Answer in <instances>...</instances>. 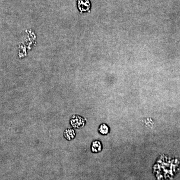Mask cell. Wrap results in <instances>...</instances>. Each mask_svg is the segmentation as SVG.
I'll list each match as a JSON object with an SVG mask.
<instances>
[{"mask_svg": "<svg viewBox=\"0 0 180 180\" xmlns=\"http://www.w3.org/2000/svg\"><path fill=\"white\" fill-rule=\"evenodd\" d=\"M102 149V145L101 142L95 141L92 142L91 145V151L93 153H98L101 151Z\"/></svg>", "mask_w": 180, "mask_h": 180, "instance_id": "obj_4", "label": "cell"}, {"mask_svg": "<svg viewBox=\"0 0 180 180\" xmlns=\"http://www.w3.org/2000/svg\"><path fill=\"white\" fill-rule=\"evenodd\" d=\"M75 136H76V133L74 130L73 129L69 128L66 129L65 131H64V138L68 141H71L73 139H74Z\"/></svg>", "mask_w": 180, "mask_h": 180, "instance_id": "obj_3", "label": "cell"}, {"mask_svg": "<svg viewBox=\"0 0 180 180\" xmlns=\"http://www.w3.org/2000/svg\"><path fill=\"white\" fill-rule=\"evenodd\" d=\"M86 121L84 118L78 115H73L71 117L70 123L73 127L78 129L85 125Z\"/></svg>", "mask_w": 180, "mask_h": 180, "instance_id": "obj_1", "label": "cell"}, {"mask_svg": "<svg viewBox=\"0 0 180 180\" xmlns=\"http://www.w3.org/2000/svg\"><path fill=\"white\" fill-rule=\"evenodd\" d=\"M99 132L102 135H107L109 132V128L106 124H103L99 128Z\"/></svg>", "mask_w": 180, "mask_h": 180, "instance_id": "obj_5", "label": "cell"}, {"mask_svg": "<svg viewBox=\"0 0 180 180\" xmlns=\"http://www.w3.org/2000/svg\"><path fill=\"white\" fill-rule=\"evenodd\" d=\"M78 8L81 13L87 12L90 10L91 3L89 0H78Z\"/></svg>", "mask_w": 180, "mask_h": 180, "instance_id": "obj_2", "label": "cell"}]
</instances>
